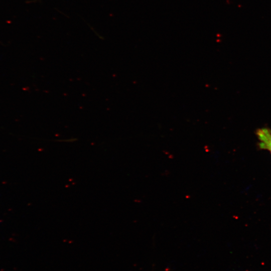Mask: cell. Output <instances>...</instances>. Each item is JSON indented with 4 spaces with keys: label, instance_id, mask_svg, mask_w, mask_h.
Masks as SVG:
<instances>
[{
    "label": "cell",
    "instance_id": "obj_1",
    "mask_svg": "<svg viewBox=\"0 0 271 271\" xmlns=\"http://www.w3.org/2000/svg\"><path fill=\"white\" fill-rule=\"evenodd\" d=\"M256 132L259 140V148L266 150L271 153V130L262 128L258 129Z\"/></svg>",
    "mask_w": 271,
    "mask_h": 271
}]
</instances>
